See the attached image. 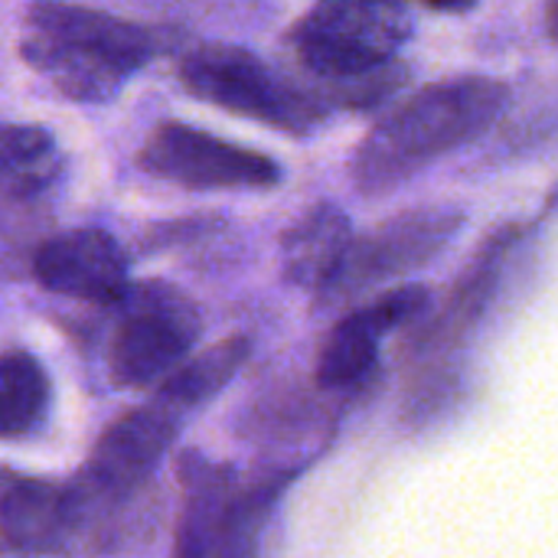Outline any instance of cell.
Here are the masks:
<instances>
[{
  "label": "cell",
  "instance_id": "7a4b0ae2",
  "mask_svg": "<svg viewBox=\"0 0 558 558\" xmlns=\"http://www.w3.org/2000/svg\"><path fill=\"white\" fill-rule=\"evenodd\" d=\"M507 101L497 78H445L392 108L360 144L353 180L363 193H386L435 157L494 124Z\"/></svg>",
  "mask_w": 558,
  "mask_h": 558
},
{
  "label": "cell",
  "instance_id": "9c48e42d",
  "mask_svg": "<svg viewBox=\"0 0 558 558\" xmlns=\"http://www.w3.org/2000/svg\"><path fill=\"white\" fill-rule=\"evenodd\" d=\"M428 304H432V294L422 284H409V288H396V291L383 294L379 301L347 314L327 333V340L320 347L317 383L324 389H343V386L360 383L376 360L379 337L415 320L418 314H425Z\"/></svg>",
  "mask_w": 558,
  "mask_h": 558
},
{
  "label": "cell",
  "instance_id": "4fadbf2b",
  "mask_svg": "<svg viewBox=\"0 0 558 558\" xmlns=\"http://www.w3.org/2000/svg\"><path fill=\"white\" fill-rule=\"evenodd\" d=\"M62 173V150L39 124H0V196L29 199L46 193Z\"/></svg>",
  "mask_w": 558,
  "mask_h": 558
},
{
  "label": "cell",
  "instance_id": "5b68a950",
  "mask_svg": "<svg viewBox=\"0 0 558 558\" xmlns=\"http://www.w3.org/2000/svg\"><path fill=\"white\" fill-rule=\"evenodd\" d=\"M118 307L108 373L121 389H141L173 376L203 333L196 304L163 281L134 284Z\"/></svg>",
  "mask_w": 558,
  "mask_h": 558
},
{
  "label": "cell",
  "instance_id": "8992f818",
  "mask_svg": "<svg viewBox=\"0 0 558 558\" xmlns=\"http://www.w3.org/2000/svg\"><path fill=\"white\" fill-rule=\"evenodd\" d=\"M137 167L190 190H271L281 180L271 157L183 121L157 124L137 150Z\"/></svg>",
  "mask_w": 558,
  "mask_h": 558
},
{
  "label": "cell",
  "instance_id": "ac0fdd59",
  "mask_svg": "<svg viewBox=\"0 0 558 558\" xmlns=\"http://www.w3.org/2000/svg\"><path fill=\"white\" fill-rule=\"evenodd\" d=\"M546 20H549V33L558 39V3H549V10H546Z\"/></svg>",
  "mask_w": 558,
  "mask_h": 558
},
{
  "label": "cell",
  "instance_id": "8fae6325",
  "mask_svg": "<svg viewBox=\"0 0 558 558\" xmlns=\"http://www.w3.org/2000/svg\"><path fill=\"white\" fill-rule=\"evenodd\" d=\"M72 520V494L62 484L0 468V553H49Z\"/></svg>",
  "mask_w": 558,
  "mask_h": 558
},
{
  "label": "cell",
  "instance_id": "30bf717a",
  "mask_svg": "<svg viewBox=\"0 0 558 558\" xmlns=\"http://www.w3.org/2000/svg\"><path fill=\"white\" fill-rule=\"evenodd\" d=\"M180 425L183 418L157 399L121 415L98 438L88 458V477L101 490H114V494L137 487L157 468V461L177 438Z\"/></svg>",
  "mask_w": 558,
  "mask_h": 558
},
{
  "label": "cell",
  "instance_id": "9a60e30c",
  "mask_svg": "<svg viewBox=\"0 0 558 558\" xmlns=\"http://www.w3.org/2000/svg\"><path fill=\"white\" fill-rule=\"evenodd\" d=\"M49 405V376L26 350L0 353V438L33 432Z\"/></svg>",
  "mask_w": 558,
  "mask_h": 558
},
{
  "label": "cell",
  "instance_id": "2e32d148",
  "mask_svg": "<svg viewBox=\"0 0 558 558\" xmlns=\"http://www.w3.org/2000/svg\"><path fill=\"white\" fill-rule=\"evenodd\" d=\"M504 248H507V242H504V239L490 242L487 255H484V258H477V265H474V268L464 275V281L458 284V294H454V298H451V304L445 307V314H441V320L435 324L432 337L448 340L451 333H461V330H464V327H468V324L484 311V301L490 298L494 281H497V271H500Z\"/></svg>",
  "mask_w": 558,
  "mask_h": 558
},
{
  "label": "cell",
  "instance_id": "7c38bea8",
  "mask_svg": "<svg viewBox=\"0 0 558 558\" xmlns=\"http://www.w3.org/2000/svg\"><path fill=\"white\" fill-rule=\"evenodd\" d=\"M353 245V226L337 206H314L301 222L284 232L281 262L284 278L307 291H324Z\"/></svg>",
  "mask_w": 558,
  "mask_h": 558
},
{
  "label": "cell",
  "instance_id": "6da1fadb",
  "mask_svg": "<svg viewBox=\"0 0 558 558\" xmlns=\"http://www.w3.org/2000/svg\"><path fill=\"white\" fill-rule=\"evenodd\" d=\"M26 26L20 56L72 101L111 98L137 69L173 46L160 26L72 3H36Z\"/></svg>",
  "mask_w": 558,
  "mask_h": 558
},
{
  "label": "cell",
  "instance_id": "e0dca14e",
  "mask_svg": "<svg viewBox=\"0 0 558 558\" xmlns=\"http://www.w3.org/2000/svg\"><path fill=\"white\" fill-rule=\"evenodd\" d=\"M409 78V65L392 59L389 65L356 75V78H340V82H324L320 101L324 105H337V108H373L383 105L386 98H392Z\"/></svg>",
  "mask_w": 558,
  "mask_h": 558
},
{
  "label": "cell",
  "instance_id": "ba28073f",
  "mask_svg": "<svg viewBox=\"0 0 558 558\" xmlns=\"http://www.w3.org/2000/svg\"><path fill=\"white\" fill-rule=\"evenodd\" d=\"M33 275L52 294L101 307H118L131 291L128 255L101 229H69L46 239L33 255Z\"/></svg>",
  "mask_w": 558,
  "mask_h": 558
},
{
  "label": "cell",
  "instance_id": "277c9868",
  "mask_svg": "<svg viewBox=\"0 0 558 558\" xmlns=\"http://www.w3.org/2000/svg\"><path fill=\"white\" fill-rule=\"evenodd\" d=\"M412 33V13L386 0H330L307 10L294 29L298 59L320 82L356 78L392 62Z\"/></svg>",
  "mask_w": 558,
  "mask_h": 558
},
{
  "label": "cell",
  "instance_id": "5bb4252c",
  "mask_svg": "<svg viewBox=\"0 0 558 558\" xmlns=\"http://www.w3.org/2000/svg\"><path fill=\"white\" fill-rule=\"evenodd\" d=\"M252 343L245 337H229L216 347H209L206 353L186 360L173 376L163 379V386L157 389V402H163L167 409H173L180 418L193 409H199L206 399H213L235 373L239 366L248 360Z\"/></svg>",
  "mask_w": 558,
  "mask_h": 558
},
{
  "label": "cell",
  "instance_id": "52a82bcc",
  "mask_svg": "<svg viewBox=\"0 0 558 558\" xmlns=\"http://www.w3.org/2000/svg\"><path fill=\"white\" fill-rule=\"evenodd\" d=\"M461 229L458 213L418 209L409 216H396L366 235L353 239L343 265L337 268L333 281L320 291L327 304H347L363 298L373 288H383L422 265H428Z\"/></svg>",
  "mask_w": 558,
  "mask_h": 558
},
{
  "label": "cell",
  "instance_id": "3957f363",
  "mask_svg": "<svg viewBox=\"0 0 558 558\" xmlns=\"http://www.w3.org/2000/svg\"><path fill=\"white\" fill-rule=\"evenodd\" d=\"M180 82L186 92L222 111L275 124L288 134H301L324 118L317 92L294 88L242 46L206 43L190 49L180 62Z\"/></svg>",
  "mask_w": 558,
  "mask_h": 558
}]
</instances>
